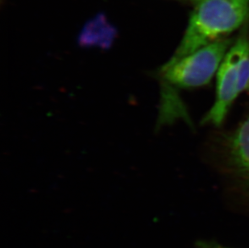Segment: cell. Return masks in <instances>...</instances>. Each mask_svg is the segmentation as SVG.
<instances>
[{
	"label": "cell",
	"instance_id": "obj_7",
	"mask_svg": "<svg viewBox=\"0 0 249 248\" xmlns=\"http://www.w3.org/2000/svg\"><path fill=\"white\" fill-rule=\"evenodd\" d=\"M197 1H200V0H197Z\"/></svg>",
	"mask_w": 249,
	"mask_h": 248
},
{
	"label": "cell",
	"instance_id": "obj_1",
	"mask_svg": "<svg viewBox=\"0 0 249 248\" xmlns=\"http://www.w3.org/2000/svg\"><path fill=\"white\" fill-rule=\"evenodd\" d=\"M231 45L230 40L224 38L177 61L169 60L159 68L155 73L161 87L159 126L182 115L186 117V110L176 92L209 84Z\"/></svg>",
	"mask_w": 249,
	"mask_h": 248
},
{
	"label": "cell",
	"instance_id": "obj_5",
	"mask_svg": "<svg viewBox=\"0 0 249 248\" xmlns=\"http://www.w3.org/2000/svg\"><path fill=\"white\" fill-rule=\"evenodd\" d=\"M230 156L235 169L249 180V118L239 126L231 137Z\"/></svg>",
	"mask_w": 249,
	"mask_h": 248
},
{
	"label": "cell",
	"instance_id": "obj_8",
	"mask_svg": "<svg viewBox=\"0 0 249 248\" xmlns=\"http://www.w3.org/2000/svg\"></svg>",
	"mask_w": 249,
	"mask_h": 248
},
{
	"label": "cell",
	"instance_id": "obj_3",
	"mask_svg": "<svg viewBox=\"0 0 249 248\" xmlns=\"http://www.w3.org/2000/svg\"><path fill=\"white\" fill-rule=\"evenodd\" d=\"M216 96L202 124L221 126L234 101L249 88V40L243 34L227 52L217 71Z\"/></svg>",
	"mask_w": 249,
	"mask_h": 248
},
{
	"label": "cell",
	"instance_id": "obj_2",
	"mask_svg": "<svg viewBox=\"0 0 249 248\" xmlns=\"http://www.w3.org/2000/svg\"><path fill=\"white\" fill-rule=\"evenodd\" d=\"M180 45L170 61L182 58L225 38L240 28L249 15V0H200Z\"/></svg>",
	"mask_w": 249,
	"mask_h": 248
},
{
	"label": "cell",
	"instance_id": "obj_4",
	"mask_svg": "<svg viewBox=\"0 0 249 248\" xmlns=\"http://www.w3.org/2000/svg\"><path fill=\"white\" fill-rule=\"evenodd\" d=\"M116 35L115 29L104 15H99L87 22L81 32L78 40L83 46L107 48Z\"/></svg>",
	"mask_w": 249,
	"mask_h": 248
},
{
	"label": "cell",
	"instance_id": "obj_6",
	"mask_svg": "<svg viewBox=\"0 0 249 248\" xmlns=\"http://www.w3.org/2000/svg\"><path fill=\"white\" fill-rule=\"evenodd\" d=\"M195 246L196 248H232L223 246L216 242L210 241V240H199L196 243Z\"/></svg>",
	"mask_w": 249,
	"mask_h": 248
}]
</instances>
